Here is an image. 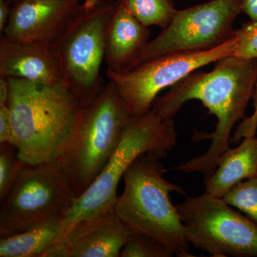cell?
<instances>
[{
	"instance_id": "cell-29",
	"label": "cell",
	"mask_w": 257,
	"mask_h": 257,
	"mask_svg": "<svg viewBox=\"0 0 257 257\" xmlns=\"http://www.w3.org/2000/svg\"><path fill=\"white\" fill-rule=\"evenodd\" d=\"M15 0H10V2H11V3H13V2H14Z\"/></svg>"
},
{
	"instance_id": "cell-14",
	"label": "cell",
	"mask_w": 257,
	"mask_h": 257,
	"mask_svg": "<svg viewBox=\"0 0 257 257\" xmlns=\"http://www.w3.org/2000/svg\"><path fill=\"white\" fill-rule=\"evenodd\" d=\"M150 35L149 28L128 12L121 0H116L104 37L106 71L125 72L136 67Z\"/></svg>"
},
{
	"instance_id": "cell-12",
	"label": "cell",
	"mask_w": 257,
	"mask_h": 257,
	"mask_svg": "<svg viewBox=\"0 0 257 257\" xmlns=\"http://www.w3.org/2000/svg\"><path fill=\"white\" fill-rule=\"evenodd\" d=\"M0 76L43 85L64 84L60 65L50 45L3 35L0 39Z\"/></svg>"
},
{
	"instance_id": "cell-5",
	"label": "cell",
	"mask_w": 257,
	"mask_h": 257,
	"mask_svg": "<svg viewBox=\"0 0 257 257\" xmlns=\"http://www.w3.org/2000/svg\"><path fill=\"white\" fill-rule=\"evenodd\" d=\"M173 119H163L152 109L132 116L125 126L118 146L104 170L64 216L66 231L76 223L114 207L120 179L139 157L151 154L165 158L177 143Z\"/></svg>"
},
{
	"instance_id": "cell-9",
	"label": "cell",
	"mask_w": 257,
	"mask_h": 257,
	"mask_svg": "<svg viewBox=\"0 0 257 257\" xmlns=\"http://www.w3.org/2000/svg\"><path fill=\"white\" fill-rule=\"evenodd\" d=\"M236 45L234 32L229 40L211 50L166 54L144 61L127 72L106 71V77L114 83L130 115L140 116L151 110L162 89L201 67L232 55Z\"/></svg>"
},
{
	"instance_id": "cell-23",
	"label": "cell",
	"mask_w": 257,
	"mask_h": 257,
	"mask_svg": "<svg viewBox=\"0 0 257 257\" xmlns=\"http://www.w3.org/2000/svg\"><path fill=\"white\" fill-rule=\"evenodd\" d=\"M13 124L11 111L8 105H0V143H11Z\"/></svg>"
},
{
	"instance_id": "cell-27",
	"label": "cell",
	"mask_w": 257,
	"mask_h": 257,
	"mask_svg": "<svg viewBox=\"0 0 257 257\" xmlns=\"http://www.w3.org/2000/svg\"><path fill=\"white\" fill-rule=\"evenodd\" d=\"M9 94V80L8 77L0 76V105H8Z\"/></svg>"
},
{
	"instance_id": "cell-20",
	"label": "cell",
	"mask_w": 257,
	"mask_h": 257,
	"mask_svg": "<svg viewBox=\"0 0 257 257\" xmlns=\"http://www.w3.org/2000/svg\"><path fill=\"white\" fill-rule=\"evenodd\" d=\"M24 165L15 145L0 143V201L5 199L14 185Z\"/></svg>"
},
{
	"instance_id": "cell-16",
	"label": "cell",
	"mask_w": 257,
	"mask_h": 257,
	"mask_svg": "<svg viewBox=\"0 0 257 257\" xmlns=\"http://www.w3.org/2000/svg\"><path fill=\"white\" fill-rule=\"evenodd\" d=\"M67 234L63 218L52 219L20 234L0 239V257H41Z\"/></svg>"
},
{
	"instance_id": "cell-8",
	"label": "cell",
	"mask_w": 257,
	"mask_h": 257,
	"mask_svg": "<svg viewBox=\"0 0 257 257\" xmlns=\"http://www.w3.org/2000/svg\"><path fill=\"white\" fill-rule=\"evenodd\" d=\"M189 243L214 257L257 256V224L204 193L176 205Z\"/></svg>"
},
{
	"instance_id": "cell-24",
	"label": "cell",
	"mask_w": 257,
	"mask_h": 257,
	"mask_svg": "<svg viewBox=\"0 0 257 257\" xmlns=\"http://www.w3.org/2000/svg\"><path fill=\"white\" fill-rule=\"evenodd\" d=\"M70 253L67 233L63 237L49 246L41 257H70Z\"/></svg>"
},
{
	"instance_id": "cell-1",
	"label": "cell",
	"mask_w": 257,
	"mask_h": 257,
	"mask_svg": "<svg viewBox=\"0 0 257 257\" xmlns=\"http://www.w3.org/2000/svg\"><path fill=\"white\" fill-rule=\"evenodd\" d=\"M257 83V60H245L230 55L216 62L209 72H194L157 98L152 109L163 119H173L186 101L197 99L215 115L217 123L210 133L196 132L194 143L211 140L209 150L200 156L173 167L187 173L199 172L210 177L218 161L229 148L233 126L244 119L245 111L252 99Z\"/></svg>"
},
{
	"instance_id": "cell-21",
	"label": "cell",
	"mask_w": 257,
	"mask_h": 257,
	"mask_svg": "<svg viewBox=\"0 0 257 257\" xmlns=\"http://www.w3.org/2000/svg\"><path fill=\"white\" fill-rule=\"evenodd\" d=\"M236 45L232 56L245 60H257V22L243 23L234 30Z\"/></svg>"
},
{
	"instance_id": "cell-26",
	"label": "cell",
	"mask_w": 257,
	"mask_h": 257,
	"mask_svg": "<svg viewBox=\"0 0 257 257\" xmlns=\"http://www.w3.org/2000/svg\"><path fill=\"white\" fill-rule=\"evenodd\" d=\"M10 0H0V32H3L11 13Z\"/></svg>"
},
{
	"instance_id": "cell-7",
	"label": "cell",
	"mask_w": 257,
	"mask_h": 257,
	"mask_svg": "<svg viewBox=\"0 0 257 257\" xmlns=\"http://www.w3.org/2000/svg\"><path fill=\"white\" fill-rule=\"evenodd\" d=\"M75 199L58 161L25 163L14 185L1 201L0 237L64 219Z\"/></svg>"
},
{
	"instance_id": "cell-25",
	"label": "cell",
	"mask_w": 257,
	"mask_h": 257,
	"mask_svg": "<svg viewBox=\"0 0 257 257\" xmlns=\"http://www.w3.org/2000/svg\"><path fill=\"white\" fill-rule=\"evenodd\" d=\"M241 13L247 15L251 21L257 22V0H240Z\"/></svg>"
},
{
	"instance_id": "cell-28",
	"label": "cell",
	"mask_w": 257,
	"mask_h": 257,
	"mask_svg": "<svg viewBox=\"0 0 257 257\" xmlns=\"http://www.w3.org/2000/svg\"><path fill=\"white\" fill-rule=\"evenodd\" d=\"M99 0H85L83 3V6L85 8H90L96 4Z\"/></svg>"
},
{
	"instance_id": "cell-17",
	"label": "cell",
	"mask_w": 257,
	"mask_h": 257,
	"mask_svg": "<svg viewBox=\"0 0 257 257\" xmlns=\"http://www.w3.org/2000/svg\"><path fill=\"white\" fill-rule=\"evenodd\" d=\"M130 13L145 26L165 28L177 10L172 0H121Z\"/></svg>"
},
{
	"instance_id": "cell-4",
	"label": "cell",
	"mask_w": 257,
	"mask_h": 257,
	"mask_svg": "<svg viewBox=\"0 0 257 257\" xmlns=\"http://www.w3.org/2000/svg\"><path fill=\"white\" fill-rule=\"evenodd\" d=\"M131 117L109 80L92 101L81 104L68 141L57 159L76 198L104 170Z\"/></svg>"
},
{
	"instance_id": "cell-2",
	"label": "cell",
	"mask_w": 257,
	"mask_h": 257,
	"mask_svg": "<svg viewBox=\"0 0 257 257\" xmlns=\"http://www.w3.org/2000/svg\"><path fill=\"white\" fill-rule=\"evenodd\" d=\"M13 140L24 163L57 160L73 130L80 102L63 84L8 78Z\"/></svg>"
},
{
	"instance_id": "cell-6",
	"label": "cell",
	"mask_w": 257,
	"mask_h": 257,
	"mask_svg": "<svg viewBox=\"0 0 257 257\" xmlns=\"http://www.w3.org/2000/svg\"><path fill=\"white\" fill-rule=\"evenodd\" d=\"M116 1L99 0L84 8L50 45L66 87L81 104L90 102L104 88L100 72L104 60V37Z\"/></svg>"
},
{
	"instance_id": "cell-19",
	"label": "cell",
	"mask_w": 257,
	"mask_h": 257,
	"mask_svg": "<svg viewBox=\"0 0 257 257\" xmlns=\"http://www.w3.org/2000/svg\"><path fill=\"white\" fill-rule=\"evenodd\" d=\"M222 198L230 206L257 223V177L239 182Z\"/></svg>"
},
{
	"instance_id": "cell-18",
	"label": "cell",
	"mask_w": 257,
	"mask_h": 257,
	"mask_svg": "<svg viewBox=\"0 0 257 257\" xmlns=\"http://www.w3.org/2000/svg\"><path fill=\"white\" fill-rule=\"evenodd\" d=\"M175 254L173 251L155 238L133 231L120 257H172Z\"/></svg>"
},
{
	"instance_id": "cell-10",
	"label": "cell",
	"mask_w": 257,
	"mask_h": 257,
	"mask_svg": "<svg viewBox=\"0 0 257 257\" xmlns=\"http://www.w3.org/2000/svg\"><path fill=\"white\" fill-rule=\"evenodd\" d=\"M240 13H242L240 0H211L177 10L170 24L147 43L139 64L166 54L208 50L220 46L234 35L233 23Z\"/></svg>"
},
{
	"instance_id": "cell-11",
	"label": "cell",
	"mask_w": 257,
	"mask_h": 257,
	"mask_svg": "<svg viewBox=\"0 0 257 257\" xmlns=\"http://www.w3.org/2000/svg\"><path fill=\"white\" fill-rule=\"evenodd\" d=\"M82 8L80 0H15L3 35L50 45Z\"/></svg>"
},
{
	"instance_id": "cell-13",
	"label": "cell",
	"mask_w": 257,
	"mask_h": 257,
	"mask_svg": "<svg viewBox=\"0 0 257 257\" xmlns=\"http://www.w3.org/2000/svg\"><path fill=\"white\" fill-rule=\"evenodd\" d=\"M132 231L114 206L76 223L67 231L70 257H120Z\"/></svg>"
},
{
	"instance_id": "cell-15",
	"label": "cell",
	"mask_w": 257,
	"mask_h": 257,
	"mask_svg": "<svg viewBox=\"0 0 257 257\" xmlns=\"http://www.w3.org/2000/svg\"><path fill=\"white\" fill-rule=\"evenodd\" d=\"M256 177L257 138L246 137L239 147L221 155L216 170L204 181L205 192L222 198L239 182Z\"/></svg>"
},
{
	"instance_id": "cell-22",
	"label": "cell",
	"mask_w": 257,
	"mask_h": 257,
	"mask_svg": "<svg viewBox=\"0 0 257 257\" xmlns=\"http://www.w3.org/2000/svg\"><path fill=\"white\" fill-rule=\"evenodd\" d=\"M253 106L254 111L250 117H245L242 122L234 134V136L230 140V143H236L241 138L246 137L255 136L257 130V83L253 97Z\"/></svg>"
},
{
	"instance_id": "cell-3",
	"label": "cell",
	"mask_w": 257,
	"mask_h": 257,
	"mask_svg": "<svg viewBox=\"0 0 257 257\" xmlns=\"http://www.w3.org/2000/svg\"><path fill=\"white\" fill-rule=\"evenodd\" d=\"M160 160L145 154L134 161L124 172V192L115 202V211L133 231L155 238L177 256L192 257L185 228L170 196L186 192L165 178L167 170Z\"/></svg>"
}]
</instances>
